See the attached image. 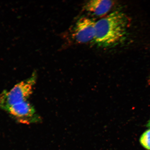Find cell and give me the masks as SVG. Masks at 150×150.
<instances>
[{
    "instance_id": "1",
    "label": "cell",
    "mask_w": 150,
    "mask_h": 150,
    "mask_svg": "<svg viewBox=\"0 0 150 150\" xmlns=\"http://www.w3.org/2000/svg\"><path fill=\"white\" fill-rule=\"evenodd\" d=\"M127 25L125 15L121 11H114L96 22L93 42L103 48L117 46L124 39Z\"/></svg>"
},
{
    "instance_id": "2",
    "label": "cell",
    "mask_w": 150,
    "mask_h": 150,
    "mask_svg": "<svg viewBox=\"0 0 150 150\" xmlns=\"http://www.w3.org/2000/svg\"><path fill=\"white\" fill-rule=\"evenodd\" d=\"M35 76L17 84L9 91L0 94V109L7 111L14 105L27 101L33 93L35 83Z\"/></svg>"
},
{
    "instance_id": "3",
    "label": "cell",
    "mask_w": 150,
    "mask_h": 150,
    "mask_svg": "<svg viewBox=\"0 0 150 150\" xmlns=\"http://www.w3.org/2000/svg\"><path fill=\"white\" fill-rule=\"evenodd\" d=\"M6 111L22 123L29 125L38 123L42 120L33 106L27 101L14 105Z\"/></svg>"
},
{
    "instance_id": "4",
    "label": "cell",
    "mask_w": 150,
    "mask_h": 150,
    "mask_svg": "<svg viewBox=\"0 0 150 150\" xmlns=\"http://www.w3.org/2000/svg\"><path fill=\"white\" fill-rule=\"evenodd\" d=\"M96 22L87 17H82L75 23L73 36L79 44L93 42L94 38Z\"/></svg>"
},
{
    "instance_id": "5",
    "label": "cell",
    "mask_w": 150,
    "mask_h": 150,
    "mask_svg": "<svg viewBox=\"0 0 150 150\" xmlns=\"http://www.w3.org/2000/svg\"><path fill=\"white\" fill-rule=\"evenodd\" d=\"M114 4V1L109 0H93L86 3L83 9L93 16H101L107 14Z\"/></svg>"
},
{
    "instance_id": "6",
    "label": "cell",
    "mask_w": 150,
    "mask_h": 150,
    "mask_svg": "<svg viewBox=\"0 0 150 150\" xmlns=\"http://www.w3.org/2000/svg\"><path fill=\"white\" fill-rule=\"evenodd\" d=\"M140 143L144 148L150 150V129L142 135L140 139Z\"/></svg>"
},
{
    "instance_id": "7",
    "label": "cell",
    "mask_w": 150,
    "mask_h": 150,
    "mask_svg": "<svg viewBox=\"0 0 150 150\" xmlns=\"http://www.w3.org/2000/svg\"><path fill=\"white\" fill-rule=\"evenodd\" d=\"M147 127H149V128H150V119L149 122H148V123H147Z\"/></svg>"
}]
</instances>
